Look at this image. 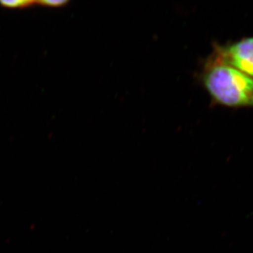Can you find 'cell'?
<instances>
[{"mask_svg":"<svg viewBox=\"0 0 253 253\" xmlns=\"http://www.w3.org/2000/svg\"><path fill=\"white\" fill-rule=\"evenodd\" d=\"M36 1H26V0H17V1H1L0 4L3 6L9 8H16V7H26V6H31L34 4Z\"/></svg>","mask_w":253,"mask_h":253,"instance_id":"obj_3","label":"cell"},{"mask_svg":"<svg viewBox=\"0 0 253 253\" xmlns=\"http://www.w3.org/2000/svg\"><path fill=\"white\" fill-rule=\"evenodd\" d=\"M201 80L214 104L253 109V78L226 62L214 48L204 63Z\"/></svg>","mask_w":253,"mask_h":253,"instance_id":"obj_1","label":"cell"},{"mask_svg":"<svg viewBox=\"0 0 253 253\" xmlns=\"http://www.w3.org/2000/svg\"><path fill=\"white\" fill-rule=\"evenodd\" d=\"M67 1H36L37 4L48 6H61L68 4Z\"/></svg>","mask_w":253,"mask_h":253,"instance_id":"obj_4","label":"cell"},{"mask_svg":"<svg viewBox=\"0 0 253 253\" xmlns=\"http://www.w3.org/2000/svg\"><path fill=\"white\" fill-rule=\"evenodd\" d=\"M214 48L226 62L253 78V36L226 45L215 44Z\"/></svg>","mask_w":253,"mask_h":253,"instance_id":"obj_2","label":"cell"}]
</instances>
